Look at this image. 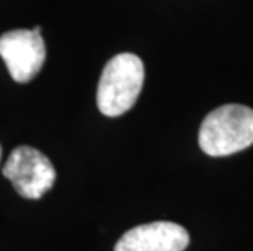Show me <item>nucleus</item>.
Returning a JSON list of instances; mask_svg holds the SVG:
<instances>
[{"label":"nucleus","mask_w":253,"mask_h":251,"mask_svg":"<svg viewBox=\"0 0 253 251\" xmlns=\"http://www.w3.org/2000/svg\"><path fill=\"white\" fill-rule=\"evenodd\" d=\"M0 57L15 82H31L44 66L46 46L41 28L13 30L0 36Z\"/></svg>","instance_id":"20e7f679"},{"label":"nucleus","mask_w":253,"mask_h":251,"mask_svg":"<svg viewBox=\"0 0 253 251\" xmlns=\"http://www.w3.org/2000/svg\"><path fill=\"white\" fill-rule=\"evenodd\" d=\"M2 173L25 199H40L54 186L57 178L49 158L30 145L15 148L5 162Z\"/></svg>","instance_id":"7ed1b4c3"},{"label":"nucleus","mask_w":253,"mask_h":251,"mask_svg":"<svg viewBox=\"0 0 253 251\" xmlns=\"http://www.w3.org/2000/svg\"><path fill=\"white\" fill-rule=\"evenodd\" d=\"M144 85V64L131 52H121L106 62L101 72L96 105L101 114L116 117L134 106Z\"/></svg>","instance_id":"f03ea898"},{"label":"nucleus","mask_w":253,"mask_h":251,"mask_svg":"<svg viewBox=\"0 0 253 251\" xmlns=\"http://www.w3.org/2000/svg\"><path fill=\"white\" fill-rule=\"evenodd\" d=\"M0 160H2V147H0Z\"/></svg>","instance_id":"423d86ee"},{"label":"nucleus","mask_w":253,"mask_h":251,"mask_svg":"<svg viewBox=\"0 0 253 251\" xmlns=\"http://www.w3.org/2000/svg\"><path fill=\"white\" fill-rule=\"evenodd\" d=\"M198 142L209 157H227L253 145V109L245 105H222L204 117Z\"/></svg>","instance_id":"f257e3e1"},{"label":"nucleus","mask_w":253,"mask_h":251,"mask_svg":"<svg viewBox=\"0 0 253 251\" xmlns=\"http://www.w3.org/2000/svg\"><path fill=\"white\" fill-rule=\"evenodd\" d=\"M190 245L186 228L175 222H150L127 230L115 251H185Z\"/></svg>","instance_id":"39448f33"}]
</instances>
